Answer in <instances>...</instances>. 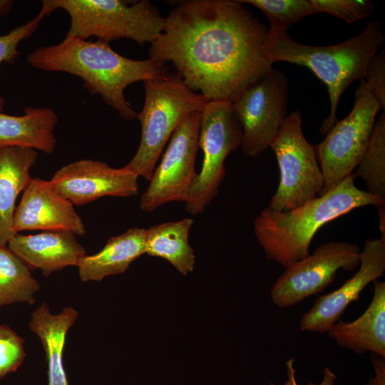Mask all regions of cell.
Instances as JSON below:
<instances>
[{
	"label": "cell",
	"instance_id": "6da1fadb",
	"mask_svg": "<svg viewBox=\"0 0 385 385\" xmlns=\"http://www.w3.org/2000/svg\"><path fill=\"white\" fill-rule=\"evenodd\" d=\"M267 29L240 0H185L165 17L150 58L171 62L193 91L232 102L272 68Z\"/></svg>",
	"mask_w": 385,
	"mask_h": 385
},
{
	"label": "cell",
	"instance_id": "7a4b0ae2",
	"mask_svg": "<svg viewBox=\"0 0 385 385\" xmlns=\"http://www.w3.org/2000/svg\"><path fill=\"white\" fill-rule=\"evenodd\" d=\"M27 61L39 70L78 76L91 95L101 96L128 120H135L137 113L125 98L126 87L169 73L165 63L152 58H126L113 51L108 42L66 36L57 44L35 49L28 55Z\"/></svg>",
	"mask_w": 385,
	"mask_h": 385
},
{
	"label": "cell",
	"instance_id": "3957f363",
	"mask_svg": "<svg viewBox=\"0 0 385 385\" xmlns=\"http://www.w3.org/2000/svg\"><path fill=\"white\" fill-rule=\"evenodd\" d=\"M353 174L327 193L289 211L270 207L254 221L255 237L269 260L287 268L309 255L311 242L327 222L364 206L379 208L385 199L360 190Z\"/></svg>",
	"mask_w": 385,
	"mask_h": 385
},
{
	"label": "cell",
	"instance_id": "277c9868",
	"mask_svg": "<svg viewBox=\"0 0 385 385\" xmlns=\"http://www.w3.org/2000/svg\"><path fill=\"white\" fill-rule=\"evenodd\" d=\"M385 42L381 26L367 24L361 32L336 45L307 46L294 41L287 33H268L265 50L270 61H286L309 68L327 86L330 111L319 128L322 135L337 121L341 96L355 81L364 78L367 66Z\"/></svg>",
	"mask_w": 385,
	"mask_h": 385
},
{
	"label": "cell",
	"instance_id": "5b68a950",
	"mask_svg": "<svg viewBox=\"0 0 385 385\" xmlns=\"http://www.w3.org/2000/svg\"><path fill=\"white\" fill-rule=\"evenodd\" d=\"M143 83L145 101L136 116L141 126L140 141L125 167L150 181L175 128L188 115L200 111L208 100L191 90L177 73H168Z\"/></svg>",
	"mask_w": 385,
	"mask_h": 385
},
{
	"label": "cell",
	"instance_id": "8992f818",
	"mask_svg": "<svg viewBox=\"0 0 385 385\" xmlns=\"http://www.w3.org/2000/svg\"><path fill=\"white\" fill-rule=\"evenodd\" d=\"M48 14L61 9L70 16L66 36L87 40L96 36L109 43L128 38L139 45L151 43L165 24L156 6L148 0H43Z\"/></svg>",
	"mask_w": 385,
	"mask_h": 385
},
{
	"label": "cell",
	"instance_id": "52a82bcc",
	"mask_svg": "<svg viewBox=\"0 0 385 385\" xmlns=\"http://www.w3.org/2000/svg\"><path fill=\"white\" fill-rule=\"evenodd\" d=\"M299 111L287 115L270 148L275 154L279 181L268 207L289 211L320 196L324 177L315 148L306 139Z\"/></svg>",
	"mask_w": 385,
	"mask_h": 385
},
{
	"label": "cell",
	"instance_id": "ba28073f",
	"mask_svg": "<svg viewBox=\"0 0 385 385\" xmlns=\"http://www.w3.org/2000/svg\"><path fill=\"white\" fill-rule=\"evenodd\" d=\"M381 106L364 79L355 92L354 106L342 120L314 146L324 177L322 195L349 176L359 163L367 148Z\"/></svg>",
	"mask_w": 385,
	"mask_h": 385
},
{
	"label": "cell",
	"instance_id": "9c48e42d",
	"mask_svg": "<svg viewBox=\"0 0 385 385\" xmlns=\"http://www.w3.org/2000/svg\"><path fill=\"white\" fill-rule=\"evenodd\" d=\"M242 142V130L232 102L208 101L200 111L198 146L203 153L202 167L185 202V211L200 214L217 195L225 159Z\"/></svg>",
	"mask_w": 385,
	"mask_h": 385
},
{
	"label": "cell",
	"instance_id": "30bf717a",
	"mask_svg": "<svg viewBox=\"0 0 385 385\" xmlns=\"http://www.w3.org/2000/svg\"><path fill=\"white\" fill-rule=\"evenodd\" d=\"M287 102V78L273 67L232 102L242 128L241 146L246 156L257 158L270 148L288 115Z\"/></svg>",
	"mask_w": 385,
	"mask_h": 385
},
{
	"label": "cell",
	"instance_id": "8fae6325",
	"mask_svg": "<svg viewBox=\"0 0 385 385\" xmlns=\"http://www.w3.org/2000/svg\"><path fill=\"white\" fill-rule=\"evenodd\" d=\"M361 249L356 243L331 241L312 254L285 268L273 284L270 297L279 308L294 306L322 292L335 279L339 270L352 271L360 263Z\"/></svg>",
	"mask_w": 385,
	"mask_h": 385
},
{
	"label": "cell",
	"instance_id": "7c38bea8",
	"mask_svg": "<svg viewBox=\"0 0 385 385\" xmlns=\"http://www.w3.org/2000/svg\"><path fill=\"white\" fill-rule=\"evenodd\" d=\"M200 111L188 115L172 134L160 163L154 170L140 209L152 212L171 202H185L197 178L195 158L199 149Z\"/></svg>",
	"mask_w": 385,
	"mask_h": 385
},
{
	"label": "cell",
	"instance_id": "4fadbf2b",
	"mask_svg": "<svg viewBox=\"0 0 385 385\" xmlns=\"http://www.w3.org/2000/svg\"><path fill=\"white\" fill-rule=\"evenodd\" d=\"M138 176L124 166L85 159L67 164L49 182L73 205H83L105 196L128 197L138 193Z\"/></svg>",
	"mask_w": 385,
	"mask_h": 385
},
{
	"label": "cell",
	"instance_id": "5bb4252c",
	"mask_svg": "<svg viewBox=\"0 0 385 385\" xmlns=\"http://www.w3.org/2000/svg\"><path fill=\"white\" fill-rule=\"evenodd\" d=\"M359 268L338 289L318 297L300 319L302 332L327 333L348 306L359 299L361 292L385 272V239L366 240L360 252Z\"/></svg>",
	"mask_w": 385,
	"mask_h": 385
},
{
	"label": "cell",
	"instance_id": "9a60e30c",
	"mask_svg": "<svg viewBox=\"0 0 385 385\" xmlns=\"http://www.w3.org/2000/svg\"><path fill=\"white\" fill-rule=\"evenodd\" d=\"M15 233L24 230H66L83 235L85 225L73 205L51 185L49 180L31 178L16 207Z\"/></svg>",
	"mask_w": 385,
	"mask_h": 385
},
{
	"label": "cell",
	"instance_id": "2e32d148",
	"mask_svg": "<svg viewBox=\"0 0 385 385\" xmlns=\"http://www.w3.org/2000/svg\"><path fill=\"white\" fill-rule=\"evenodd\" d=\"M7 247L30 270L39 269L45 277L69 266H77L86 250L71 231L47 230L36 235L15 234Z\"/></svg>",
	"mask_w": 385,
	"mask_h": 385
},
{
	"label": "cell",
	"instance_id": "e0dca14e",
	"mask_svg": "<svg viewBox=\"0 0 385 385\" xmlns=\"http://www.w3.org/2000/svg\"><path fill=\"white\" fill-rule=\"evenodd\" d=\"M373 283V297L364 313L351 322L339 319L327 333L340 347L385 358V282Z\"/></svg>",
	"mask_w": 385,
	"mask_h": 385
},
{
	"label": "cell",
	"instance_id": "ac0fdd59",
	"mask_svg": "<svg viewBox=\"0 0 385 385\" xmlns=\"http://www.w3.org/2000/svg\"><path fill=\"white\" fill-rule=\"evenodd\" d=\"M38 150L24 147L0 148V247L6 246L14 231L16 201L31 178L30 169L38 158Z\"/></svg>",
	"mask_w": 385,
	"mask_h": 385
},
{
	"label": "cell",
	"instance_id": "d6986e66",
	"mask_svg": "<svg viewBox=\"0 0 385 385\" xmlns=\"http://www.w3.org/2000/svg\"><path fill=\"white\" fill-rule=\"evenodd\" d=\"M57 123L56 113L47 107L27 106L22 115L0 111V148L24 147L51 154L56 145Z\"/></svg>",
	"mask_w": 385,
	"mask_h": 385
},
{
	"label": "cell",
	"instance_id": "ffe728a7",
	"mask_svg": "<svg viewBox=\"0 0 385 385\" xmlns=\"http://www.w3.org/2000/svg\"><path fill=\"white\" fill-rule=\"evenodd\" d=\"M145 254V229L132 227L111 237L97 253L85 255L78 265L81 281H101L124 272L130 265Z\"/></svg>",
	"mask_w": 385,
	"mask_h": 385
},
{
	"label": "cell",
	"instance_id": "44dd1931",
	"mask_svg": "<svg viewBox=\"0 0 385 385\" xmlns=\"http://www.w3.org/2000/svg\"><path fill=\"white\" fill-rule=\"evenodd\" d=\"M78 312L73 307H64L58 314L51 313L46 302L31 314L29 327L40 339L48 364V385H69L63 363L66 334L74 324Z\"/></svg>",
	"mask_w": 385,
	"mask_h": 385
},
{
	"label": "cell",
	"instance_id": "7402d4cb",
	"mask_svg": "<svg viewBox=\"0 0 385 385\" xmlns=\"http://www.w3.org/2000/svg\"><path fill=\"white\" fill-rule=\"evenodd\" d=\"M192 218L166 222L145 230V254L163 258L183 274L193 271L194 251L188 236Z\"/></svg>",
	"mask_w": 385,
	"mask_h": 385
},
{
	"label": "cell",
	"instance_id": "603a6c76",
	"mask_svg": "<svg viewBox=\"0 0 385 385\" xmlns=\"http://www.w3.org/2000/svg\"><path fill=\"white\" fill-rule=\"evenodd\" d=\"M39 288L29 267L7 246L0 247V307L21 302L33 304Z\"/></svg>",
	"mask_w": 385,
	"mask_h": 385
},
{
	"label": "cell",
	"instance_id": "cb8c5ba5",
	"mask_svg": "<svg viewBox=\"0 0 385 385\" xmlns=\"http://www.w3.org/2000/svg\"><path fill=\"white\" fill-rule=\"evenodd\" d=\"M353 175L365 182L368 192L385 199L384 111L375 122L367 148Z\"/></svg>",
	"mask_w": 385,
	"mask_h": 385
},
{
	"label": "cell",
	"instance_id": "d4e9b609",
	"mask_svg": "<svg viewBox=\"0 0 385 385\" xmlns=\"http://www.w3.org/2000/svg\"><path fill=\"white\" fill-rule=\"evenodd\" d=\"M261 10L268 19V33L287 31L292 24L318 13L312 0H240Z\"/></svg>",
	"mask_w": 385,
	"mask_h": 385
},
{
	"label": "cell",
	"instance_id": "484cf974",
	"mask_svg": "<svg viewBox=\"0 0 385 385\" xmlns=\"http://www.w3.org/2000/svg\"><path fill=\"white\" fill-rule=\"evenodd\" d=\"M49 15L41 7L38 14L25 24L18 26L9 34L0 36V64L2 62L13 63L19 56L17 47L19 43L30 37L38 29L44 16ZM5 101L0 96V111H4Z\"/></svg>",
	"mask_w": 385,
	"mask_h": 385
},
{
	"label": "cell",
	"instance_id": "4316f807",
	"mask_svg": "<svg viewBox=\"0 0 385 385\" xmlns=\"http://www.w3.org/2000/svg\"><path fill=\"white\" fill-rule=\"evenodd\" d=\"M24 339L6 324H0V379L16 371L26 354Z\"/></svg>",
	"mask_w": 385,
	"mask_h": 385
},
{
	"label": "cell",
	"instance_id": "83f0119b",
	"mask_svg": "<svg viewBox=\"0 0 385 385\" xmlns=\"http://www.w3.org/2000/svg\"><path fill=\"white\" fill-rule=\"evenodd\" d=\"M319 12L341 19L348 23L369 16L374 6L368 0H312Z\"/></svg>",
	"mask_w": 385,
	"mask_h": 385
},
{
	"label": "cell",
	"instance_id": "f1b7e54d",
	"mask_svg": "<svg viewBox=\"0 0 385 385\" xmlns=\"http://www.w3.org/2000/svg\"><path fill=\"white\" fill-rule=\"evenodd\" d=\"M371 93L378 101L381 110L385 108V53L376 54L369 62L364 78Z\"/></svg>",
	"mask_w": 385,
	"mask_h": 385
},
{
	"label": "cell",
	"instance_id": "f546056e",
	"mask_svg": "<svg viewBox=\"0 0 385 385\" xmlns=\"http://www.w3.org/2000/svg\"><path fill=\"white\" fill-rule=\"evenodd\" d=\"M295 359L293 357L289 358L286 362V369L287 380L281 385H299L296 379V370L294 367ZM337 380L336 374L329 368L325 367L323 370V379L319 384L309 382L307 385H334ZM266 385V384H265ZM269 385H277L270 383Z\"/></svg>",
	"mask_w": 385,
	"mask_h": 385
},
{
	"label": "cell",
	"instance_id": "4dcf8cb0",
	"mask_svg": "<svg viewBox=\"0 0 385 385\" xmlns=\"http://www.w3.org/2000/svg\"><path fill=\"white\" fill-rule=\"evenodd\" d=\"M370 360L374 369V376L364 385H385V358L371 354Z\"/></svg>",
	"mask_w": 385,
	"mask_h": 385
},
{
	"label": "cell",
	"instance_id": "1f68e13d",
	"mask_svg": "<svg viewBox=\"0 0 385 385\" xmlns=\"http://www.w3.org/2000/svg\"><path fill=\"white\" fill-rule=\"evenodd\" d=\"M378 217L381 237L385 239V205L378 208Z\"/></svg>",
	"mask_w": 385,
	"mask_h": 385
},
{
	"label": "cell",
	"instance_id": "d6a6232c",
	"mask_svg": "<svg viewBox=\"0 0 385 385\" xmlns=\"http://www.w3.org/2000/svg\"><path fill=\"white\" fill-rule=\"evenodd\" d=\"M14 1L0 0V18L6 15L11 9Z\"/></svg>",
	"mask_w": 385,
	"mask_h": 385
}]
</instances>
